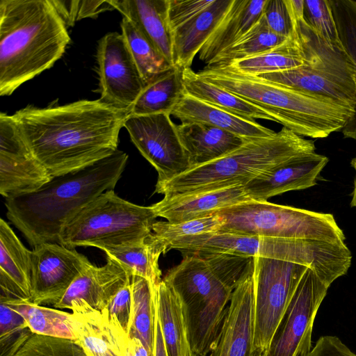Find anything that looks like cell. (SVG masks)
<instances>
[{
	"instance_id": "cell-1",
	"label": "cell",
	"mask_w": 356,
	"mask_h": 356,
	"mask_svg": "<svg viewBox=\"0 0 356 356\" xmlns=\"http://www.w3.org/2000/svg\"><path fill=\"white\" fill-rule=\"evenodd\" d=\"M129 115L100 99L45 108L28 106L12 115L25 143L51 177L113 154Z\"/></svg>"
},
{
	"instance_id": "cell-2",
	"label": "cell",
	"mask_w": 356,
	"mask_h": 356,
	"mask_svg": "<svg viewBox=\"0 0 356 356\" xmlns=\"http://www.w3.org/2000/svg\"><path fill=\"white\" fill-rule=\"evenodd\" d=\"M128 154H113L77 171L53 177L38 190L6 199L8 220L35 247L58 243L64 227L90 202L113 190L122 176Z\"/></svg>"
},
{
	"instance_id": "cell-3",
	"label": "cell",
	"mask_w": 356,
	"mask_h": 356,
	"mask_svg": "<svg viewBox=\"0 0 356 356\" xmlns=\"http://www.w3.org/2000/svg\"><path fill=\"white\" fill-rule=\"evenodd\" d=\"M70 40L51 0H0V95L51 68Z\"/></svg>"
},
{
	"instance_id": "cell-4",
	"label": "cell",
	"mask_w": 356,
	"mask_h": 356,
	"mask_svg": "<svg viewBox=\"0 0 356 356\" xmlns=\"http://www.w3.org/2000/svg\"><path fill=\"white\" fill-rule=\"evenodd\" d=\"M203 79L267 111L300 136L324 138L343 129L354 113L334 99L240 73L228 66L206 65Z\"/></svg>"
},
{
	"instance_id": "cell-5",
	"label": "cell",
	"mask_w": 356,
	"mask_h": 356,
	"mask_svg": "<svg viewBox=\"0 0 356 356\" xmlns=\"http://www.w3.org/2000/svg\"><path fill=\"white\" fill-rule=\"evenodd\" d=\"M316 152L312 140L283 128L272 137L247 140L211 162L191 168L162 183L155 192L165 195L245 185L262 172L293 157Z\"/></svg>"
},
{
	"instance_id": "cell-6",
	"label": "cell",
	"mask_w": 356,
	"mask_h": 356,
	"mask_svg": "<svg viewBox=\"0 0 356 356\" xmlns=\"http://www.w3.org/2000/svg\"><path fill=\"white\" fill-rule=\"evenodd\" d=\"M182 253V261L163 279L182 301L193 352L196 356H208L220 332L234 290L197 253Z\"/></svg>"
},
{
	"instance_id": "cell-7",
	"label": "cell",
	"mask_w": 356,
	"mask_h": 356,
	"mask_svg": "<svg viewBox=\"0 0 356 356\" xmlns=\"http://www.w3.org/2000/svg\"><path fill=\"white\" fill-rule=\"evenodd\" d=\"M156 218L152 206L135 204L108 190L83 208L64 227L58 243L70 249L92 246L104 251L136 243L152 233Z\"/></svg>"
},
{
	"instance_id": "cell-8",
	"label": "cell",
	"mask_w": 356,
	"mask_h": 356,
	"mask_svg": "<svg viewBox=\"0 0 356 356\" xmlns=\"http://www.w3.org/2000/svg\"><path fill=\"white\" fill-rule=\"evenodd\" d=\"M305 57L297 68L258 77L284 86L330 97L355 109L356 85L353 65L343 46L327 42L305 21L291 19Z\"/></svg>"
},
{
	"instance_id": "cell-9",
	"label": "cell",
	"mask_w": 356,
	"mask_h": 356,
	"mask_svg": "<svg viewBox=\"0 0 356 356\" xmlns=\"http://www.w3.org/2000/svg\"><path fill=\"white\" fill-rule=\"evenodd\" d=\"M216 214L224 220L219 232L346 243L345 234L332 213L251 200Z\"/></svg>"
},
{
	"instance_id": "cell-10",
	"label": "cell",
	"mask_w": 356,
	"mask_h": 356,
	"mask_svg": "<svg viewBox=\"0 0 356 356\" xmlns=\"http://www.w3.org/2000/svg\"><path fill=\"white\" fill-rule=\"evenodd\" d=\"M170 249L181 252L203 251L280 259L307 266L316 272L323 270L330 258V247L326 241L244 236L219 231L180 239Z\"/></svg>"
},
{
	"instance_id": "cell-11",
	"label": "cell",
	"mask_w": 356,
	"mask_h": 356,
	"mask_svg": "<svg viewBox=\"0 0 356 356\" xmlns=\"http://www.w3.org/2000/svg\"><path fill=\"white\" fill-rule=\"evenodd\" d=\"M309 267L280 259L254 257V345L268 351L287 307Z\"/></svg>"
},
{
	"instance_id": "cell-12",
	"label": "cell",
	"mask_w": 356,
	"mask_h": 356,
	"mask_svg": "<svg viewBox=\"0 0 356 356\" xmlns=\"http://www.w3.org/2000/svg\"><path fill=\"white\" fill-rule=\"evenodd\" d=\"M170 116L129 115L124 124L133 143L157 171L156 183L168 181L191 168L177 125Z\"/></svg>"
},
{
	"instance_id": "cell-13",
	"label": "cell",
	"mask_w": 356,
	"mask_h": 356,
	"mask_svg": "<svg viewBox=\"0 0 356 356\" xmlns=\"http://www.w3.org/2000/svg\"><path fill=\"white\" fill-rule=\"evenodd\" d=\"M329 287L313 269L307 270L287 307L267 356H305L311 351L314 321Z\"/></svg>"
},
{
	"instance_id": "cell-14",
	"label": "cell",
	"mask_w": 356,
	"mask_h": 356,
	"mask_svg": "<svg viewBox=\"0 0 356 356\" xmlns=\"http://www.w3.org/2000/svg\"><path fill=\"white\" fill-rule=\"evenodd\" d=\"M100 100L129 112L145 87L122 33L106 34L97 48Z\"/></svg>"
},
{
	"instance_id": "cell-15",
	"label": "cell",
	"mask_w": 356,
	"mask_h": 356,
	"mask_svg": "<svg viewBox=\"0 0 356 356\" xmlns=\"http://www.w3.org/2000/svg\"><path fill=\"white\" fill-rule=\"evenodd\" d=\"M51 178L25 143L13 116L1 113V195L8 199L31 193Z\"/></svg>"
},
{
	"instance_id": "cell-16",
	"label": "cell",
	"mask_w": 356,
	"mask_h": 356,
	"mask_svg": "<svg viewBox=\"0 0 356 356\" xmlns=\"http://www.w3.org/2000/svg\"><path fill=\"white\" fill-rule=\"evenodd\" d=\"M33 248L31 302L53 306L91 263L74 249L58 243H44Z\"/></svg>"
},
{
	"instance_id": "cell-17",
	"label": "cell",
	"mask_w": 356,
	"mask_h": 356,
	"mask_svg": "<svg viewBox=\"0 0 356 356\" xmlns=\"http://www.w3.org/2000/svg\"><path fill=\"white\" fill-rule=\"evenodd\" d=\"M254 257L232 291L216 342L208 356H263L254 345Z\"/></svg>"
},
{
	"instance_id": "cell-18",
	"label": "cell",
	"mask_w": 356,
	"mask_h": 356,
	"mask_svg": "<svg viewBox=\"0 0 356 356\" xmlns=\"http://www.w3.org/2000/svg\"><path fill=\"white\" fill-rule=\"evenodd\" d=\"M329 162L316 152L293 157L256 177L244 185L248 195L258 202L291 191L316 186L321 171Z\"/></svg>"
},
{
	"instance_id": "cell-19",
	"label": "cell",
	"mask_w": 356,
	"mask_h": 356,
	"mask_svg": "<svg viewBox=\"0 0 356 356\" xmlns=\"http://www.w3.org/2000/svg\"><path fill=\"white\" fill-rule=\"evenodd\" d=\"M130 279V275L120 264L107 257L103 266L90 264L53 307L70 310L75 305L86 304L102 312Z\"/></svg>"
},
{
	"instance_id": "cell-20",
	"label": "cell",
	"mask_w": 356,
	"mask_h": 356,
	"mask_svg": "<svg viewBox=\"0 0 356 356\" xmlns=\"http://www.w3.org/2000/svg\"><path fill=\"white\" fill-rule=\"evenodd\" d=\"M243 185L165 195L152 205L157 217L172 223L204 218L251 200Z\"/></svg>"
},
{
	"instance_id": "cell-21",
	"label": "cell",
	"mask_w": 356,
	"mask_h": 356,
	"mask_svg": "<svg viewBox=\"0 0 356 356\" xmlns=\"http://www.w3.org/2000/svg\"><path fill=\"white\" fill-rule=\"evenodd\" d=\"M79 345L86 356H127L129 336L112 324L104 312L86 304L70 309Z\"/></svg>"
},
{
	"instance_id": "cell-22",
	"label": "cell",
	"mask_w": 356,
	"mask_h": 356,
	"mask_svg": "<svg viewBox=\"0 0 356 356\" xmlns=\"http://www.w3.org/2000/svg\"><path fill=\"white\" fill-rule=\"evenodd\" d=\"M31 251L3 220H0L1 295L24 301L32 300Z\"/></svg>"
},
{
	"instance_id": "cell-23",
	"label": "cell",
	"mask_w": 356,
	"mask_h": 356,
	"mask_svg": "<svg viewBox=\"0 0 356 356\" xmlns=\"http://www.w3.org/2000/svg\"><path fill=\"white\" fill-rule=\"evenodd\" d=\"M170 115L181 123L209 124L232 133L246 140L270 138L277 132L249 120L224 111L184 93Z\"/></svg>"
},
{
	"instance_id": "cell-24",
	"label": "cell",
	"mask_w": 356,
	"mask_h": 356,
	"mask_svg": "<svg viewBox=\"0 0 356 356\" xmlns=\"http://www.w3.org/2000/svg\"><path fill=\"white\" fill-rule=\"evenodd\" d=\"M173 65L172 31L168 19V0H108Z\"/></svg>"
},
{
	"instance_id": "cell-25",
	"label": "cell",
	"mask_w": 356,
	"mask_h": 356,
	"mask_svg": "<svg viewBox=\"0 0 356 356\" xmlns=\"http://www.w3.org/2000/svg\"><path fill=\"white\" fill-rule=\"evenodd\" d=\"M233 0H214L193 18L172 31L173 66L191 67L195 56L229 9Z\"/></svg>"
},
{
	"instance_id": "cell-26",
	"label": "cell",
	"mask_w": 356,
	"mask_h": 356,
	"mask_svg": "<svg viewBox=\"0 0 356 356\" xmlns=\"http://www.w3.org/2000/svg\"><path fill=\"white\" fill-rule=\"evenodd\" d=\"M267 0H233L224 18L210 35L199 52V58L206 63L241 39L263 13Z\"/></svg>"
},
{
	"instance_id": "cell-27",
	"label": "cell",
	"mask_w": 356,
	"mask_h": 356,
	"mask_svg": "<svg viewBox=\"0 0 356 356\" xmlns=\"http://www.w3.org/2000/svg\"><path fill=\"white\" fill-rule=\"evenodd\" d=\"M177 129L191 168L220 159L248 140L202 123H181L177 125Z\"/></svg>"
},
{
	"instance_id": "cell-28",
	"label": "cell",
	"mask_w": 356,
	"mask_h": 356,
	"mask_svg": "<svg viewBox=\"0 0 356 356\" xmlns=\"http://www.w3.org/2000/svg\"><path fill=\"white\" fill-rule=\"evenodd\" d=\"M168 356H196L188 333L185 309L178 294L164 280L152 287Z\"/></svg>"
},
{
	"instance_id": "cell-29",
	"label": "cell",
	"mask_w": 356,
	"mask_h": 356,
	"mask_svg": "<svg viewBox=\"0 0 356 356\" xmlns=\"http://www.w3.org/2000/svg\"><path fill=\"white\" fill-rule=\"evenodd\" d=\"M182 81L184 92L199 100L246 119L277 122L267 111L203 79L191 67L182 70Z\"/></svg>"
},
{
	"instance_id": "cell-30",
	"label": "cell",
	"mask_w": 356,
	"mask_h": 356,
	"mask_svg": "<svg viewBox=\"0 0 356 356\" xmlns=\"http://www.w3.org/2000/svg\"><path fill=\"white\" fill-rule=\"evenodd\" d=\"M305 64L301 44L292 29L291 35L284 42L270 50L217 66H228L240 73L258 76L297 68Z\"/></svg>"
},
{
	"instance_id": "cell-31",
	"label": "cell",
	"mask_w": 356,
	"mask_h": 356,
	"mask_svg": "<svg viewBox=\"0 0 356 356\" xmlns=\"http://www.w3.org/2000/svg\"><path fill=\"white\" fill-rule=\"evenodd\" d=\"M0 300L22 316L28 328L32 332L76 341L72 312L37 305L30 301L9 298L1 295Z\"/></svg>"
},
{
	"instance_id": "cell-32",
	"label": "cell",
	"mask_w": 356,
	"mask_h": 356,
	"mask_svg": "<svg viewBox=\"0 0 356 356\" xmlns=\"http://www.w3.org/2000/svg\"><path fill=\"white\" fill-rule=\"evenodd\" d=\"M184 93L182 70L172 67L145 86L133 105L130 115H170Z\"/></svg>"
},
{
	"instance_id": "cell-33",
	"label": "cell",
	"mask_w": 356,
	"mask_h": 356,
	"mask_svg": "<svg viewBox=\"0 0 356 356\" xmlns=\"http://www.w3.org/2000/svg\"><path fill=\"white\" fill-rule=\"evenodd\" d=\"M104 252L107 257L120 264L130 276L141 277L152 286L162 280L159 259L164 251L150 234L138 243L109 248Z\"/></svg>"
},
{
	"instance_id": "cell-34",
	"label": "cell",
	"mask_w": 356,
	"mask_h": 356,
	"mask_svg": "<svg viewBox=\"0 0 356 356\" xmlns=\"http://www.w3.org/2000/svg\"><path fill=\"white\" fill-rule=\"evenodd\" d=\"M0 356H86L74 341L35 334L29 328L1 346Z\"/></svg>"
},
{
	"instance_id": "cell-35",
	"label": "cell",
	"mask_w": 356,
	"mask_h": 356,
	"mask_svg": "<svg viewBox=\"0 0 356 356\" xmlns=\"http://www.w3.org/2000/svg\"><path fill=\"white\" fill-rule=\"evenodd\" d=\"M120 25L122 34L145 86L174 67L129 19L123 17Z\"/></svg>"
},
{
	"instance_id": "cell-36",
	"label": "cell",
	"mask_w": 356,
	"mask_h": 356,
	"mask_svg": "<svg viewBox=\"0 0 356 356\" xmlns=\"http://www.w3.org/2000/svg\"><path fill=\"white\" fill-rule=\"evenodd\" d=\"M131 324L129 338L138 339L152 356L154 317L152 286L145 279L131 276Z\"/></svg>"
},
{
	"instance_id": "cell-37",
	"label": "cell",
	"mask_w": 356,
	"mask_h": 356,
	"mask_svg": "<svg viewBox=\"0 0 356 356\" xmlns=\"http://www.w3.org/2000/svg\"><path fill=\"white\" fill-rule=\"evenodd\" d=\"M288 38L272 31L262 13L257 22L241 39L208 65H227L235 60L261 54L277 47Z\"/></svg>"
},
{
	"instance_id": "cell-38",
	"label": "cell",
	"mask_w": 356,
	"mask_h": 356,
	"mask_svg": "<svg viewBox=\"0 0 356 356\" xmlns=\"http://www.w3.org/2000/svg\"><path fill=\"white\" fill-rule=\"evenodd\" d=\"M337 27L339 37L354 68L356 85V1L329 0ZM345 138L356 140V106L353 116L343 129Z\"/></svg>"
},
{
	"instance_id": "cell-39",
	"label": "cell",
	"mask_w": 356,
	"mask_h": 356,
	"mask_svg": "<svg viewBox=\"0 0 356 356\" xmlns=\"http://www.w3.org/2000/svg\"><path fill=\"white\" fill-rule=\"evenodd\" d=\"M223 224V219L218 214L178 223L156 221L150 236L165 253L175 242L195 235L218 232Z\"/></svg>"
},
{
	"instance_id": "cell-40",
	"label": "cell",
	"mask_w": 356,
	"mask_h": 356,
	"mask_svg": "<svg viewBox=\"0 0 356 356\" xmlns=\"http://www.w3.org/2000/svg\"><path fill=\"white\" fill-rule=\"evenodd\" d=\"M304 18L330 44L342 45L329 0H304Z\"/></svg>"
},
{
	"instance_id": "cell-41",
	"label": "cell",
	"mask_w": 356,
	"mask_h": 356,
	"mask_svg": "<svg viewBox=\"0 0 356 356\" xmlns=\"http://www.w3.org/2000/svg\"><path fill=\"white\" fill-rule=\"evenodd\" d=\"M67 27L87 17H95L100 13L113 10L108 0H51Z\"/></svg>"
},
{
	"instance_id": "cell-42",
	"label": "cell",
	"mask_w": 356,
	"mask_h": 356,
	"mask_svg": "<svg viewBox=\"0 0 356 356\" xmlns=\"http://www.w3.org/2000/svg\"><path fill=\"white\" fill-rule=\"evenodd\" d=\"M131 291L129 282L118 291L107 307L102 312H104L112 324L122 329L129 336L131 324Z\"/></svg>"
},
{
	"instance_id": "cell-43",
	"label": "cell",
	"mask_w": 356,
	"mask_h": 356,
	"mask_svg": "<svg viewBox=\"0 0 356 356\" xmlns=\"http://www.w3.org/2000/svg\"><path fill=\"white\" fill-rule=\"evenodd\" d=\"M214 0H168V19L172 31L200 13Z\"/></svg>"
},
{
	"instance_id": "cell-44",
	"label": "cell",
	"mask_w": 356,
	"mask_h": 356,
	"mask_svg": "<svg viewBox=\"0 0 356 356\" xmlns=\"http://www.w3.org/2000/svg\"><path fill=\"white\" fill-rule=\"evenodd\" d=\"M263 15L272 31L286 38L291 35L293 25L284 0H267Z\"/></svg>"
},
{
	"instance_id": "cell-45",
	"label": "cell",
	"mask_w": 356,
	"mask_h": 356,
	"mask_svg": "<svg viewBox=\"0 0 356 356\" xmlns=\"http://www.w3.org/2000/svg\"><path fill=\"white\" fill-rule=\"evenodd\" d=\"M28 328L25 319L6 302L0 300V345L3 346Z\"/></svg>"
},
{
	"instance_id": "cell-46",
	"label": "cell",
	"mask_w": 356,
	"mask_h": 356,
	"mask_svg": "<svg viewBox=\"0 0 356 356\" xmlns=\"http://www.w3.org/2000/svg\"><path fill=\"white\" fill-rule=\"evenodd\" d=\"M305 356H356L341 339L335 336L321 337Z\"/></svg>"
},
{
	"instance_id": "cell-47",
	"label": "cell",
	"mask_w": 356,
	"mask_h": 356,
	"mask_svg": "<svg viewBox=\"0 0 356 356\" xmlns=\"http://www.w3.org/2000/svg\"><path fill=\"white\" fill-rule=\"evenodd\" d=\"M153 296V295H152ZM154 330L152 356H168L163 335L158 311L153 298Z\"/></svg>"
},
{
	"instance_id": "cell-48",
	"label": "cell",
	"mask_w": 356,
	"mask_h": 356,
	"mask_svg": "<svg viewBox=\"0 0 356 356\" xmlns=\"http://www.w3.org/2000/svg\"><path fill=\"white\" fill-rule=\"evenodd\" d=\"M127 351L131 356H151L143 343L137 338H129Z\"/></svg>"
},
{
	"instance_id": "cell-49",
	"label": "cell",
	"mask_w": 356,
	"mask_h": 356,
	"mask_svg": "<svg viewBox=\"0 0 356 356\" xmlns=\"http://www.w3.org/2000/svg\"><path fill=\"white\" fill-rule=\"evenodd\" d=\"M350 166L354 170L355 176L353 179V186L352 193L350 194L351 200L350 202V205L352 208L356 209V156L353 158L350 161Z\"/></svg>"
},
{
	"instance_id": "cell-50",
	"label": "cell",
	"mask_w": 356,
	"mask_h": 356,
	"mask_svg": "<svg viewBox=\"0 0 356 356\" xmlns=\"http://www.w3.org/2000/svg\"><path fill=\"white\" fill-rule=\"evenodd\" d=\"M267 354H268V351L265 352V353L264 354L263 356H267Z\"/></svg>"
}]
</instances>
